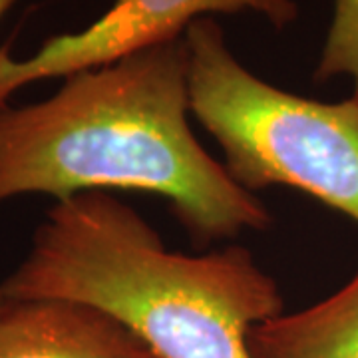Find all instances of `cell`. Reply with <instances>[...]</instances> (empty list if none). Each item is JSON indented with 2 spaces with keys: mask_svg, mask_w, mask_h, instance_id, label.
<instances>
[{
  "mask_svg": "<svg viewBox=\"0 0 358 358\" xmlns=\"http://www.w3.org/2000/svg\"><path fill=\"white\" fill-rule=\"evenodd\" d=\"M187 114V46L171 40L66 78L44 102L0 106V203L84 192L166 197L195 247L273 225L268 207L205 152Z\"/></svg>",
  "mask_w": 358,
  "mask_h": 358,
  "instance_id": "1",
  "label": "cell"
},
{
  "mask_svg": "<svg viewBox=\"0 0 358 358\" xmlns=\"http://www.w3.org/2000/svg\"><path fill=\"white\" fill-rule=\"evenodd\" d=\"M189 110L249 192L287 185L358 223V96L317 102L271 86L229 50L211 16L183 34Z\"/></svg>",
  "mask_w": 358,
  "mask_h": 358,
  "instance_id": "3",
  "label": "cell"
},
{
  "mask_svg": "<svg viewBox=\"0 0 358 358\" xmlns=\"http://www.w3.org/2000/svg\"><path fill=\"white\" fill-rule=\"evenodd\" d=\"M243 10L259 13L279 30L299 16L294 0H114L110 10L88 28L52 36L32 58L14 60L8 48H0V106L30 82L112 64L129 54L183 38L189 24L209 14Z\"/></svg>",
  "mask_w": 358,
  "mask_h": 358,
  "instance_id": "4",
  "label": "cell"
},
{
  "mask_svg": "<svg viewBox=\"0 0 358 358\" xmlns=\"http://www.w3.org/2000/svg\"><path fill=\"white\" fill-rule=\"evenodd\" d=\"M334 76H348L358 96V0H334V13L315 82L324 84Z\"/></svg>",
  "mask_w": 358,
  "mask_h": 358,
  "instance_id": "7",
  "label": "cell"
},
{
  "mask_svg": "<svg viewBox=\"0 0 358 358\" xmlns=\"http://www.w3.org/2000/svg\"><path fill=\"white\" fill-rule=\"evenodd\" d=\"M13 4H14V0H0V18L4 16V13H6Z\"/></svg>",
  "mask_w": 358,
  "mask_h": 358,
  "instance_id": "8",
  "label": "cell"
},
{
  "mask_svg": "<svg viewBox=\"0 0 358 358\" xmlns=\"http://www.w3.org/2000/svg\"><path fill=\"white\" fill-rule=\"evenodd\" d=\"M0 289L8 299L100 308L159 358H253L249 333L285 308L279 285L251 251L239 245L199 257L169 251L110 192L56 201Z\"/></svg>",
  "mask_w": 358,
  "mask_h": 358,
  "instance_id": "2",
  "label": "cell"
},
{
  "mask_svg": "<svg viewBox=\"0 0 358 358\" xmlns=\"http://www.w3.org/2000/svg\"><path fill=\"white\" fill-rule=\"evenodd\" d=\"M249 350L253 358H358V268L324 301L257 324Z\"/></svg>",
  "mask_w": 358,
  "mask_h": 358,
  "instance_id": "6",
  "label": "cell"
},
{
  "mask_svg": "<svg viewBox=\"0 0 358 358\" xmlns=\"http://www.w3.org/2000/svg\"><path fill=\"white\" fill-rule=\"evenodd\" d=\"M6 301H8V299H6V294L2 293V289H0V308H2V305H4Z\"/></svg>",
  "mask_w": 358,
  "mask_h": 358,
  "instance_id": "9",
  "label": "cell"
},
{
  "mask_svg": "<svg viewBox=\"0 0 358 358\" xmlns=\"http://www.w3.org/2000/svg\"><path fill=\"white\" fill-rule=\"evenodd\" d=\"M0 358L159 357L100 308L60 299H8L0 308Z\"/></svg>",
  "mask_w": 358,
  "mask_h": 358,
  "instance_id": "5",
  "label": "cell"
}]
</instances>
